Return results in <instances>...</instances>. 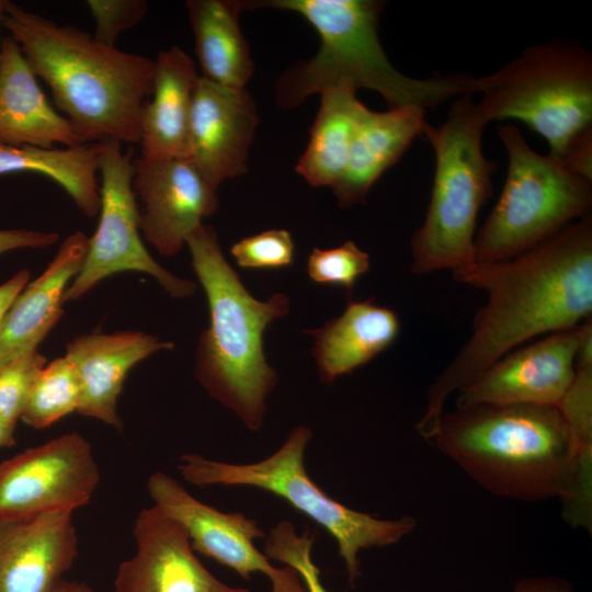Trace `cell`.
<instances>
[{
	"label": "cell",
	"instance_id": "1",
	"mask_svg": "<svg viewBox=\"0 0 592 592\" xmlns=\"http://www.w3.org/2000/svg\"><path fill=\"white\" fill-rule=\"evenodd\" d=\"M452 273L456 282L485 291L487 301L468 340L429 389L415 424L429 441L454 391L530 339L572 329L592 316V217L513 259L474 261Z\"/></svg>",
	"mask_w": 592,
	"mask_h": 592
},
{
	"label": "cell",
	"instance_id": "2",
	"mask_svg": "<svg viewBox=\"0 0 592 592\" xmlns=\"http://www.w3.org/2000/svg\"><path fill=\"white\" fill-rule=\"evenodd\" d=\"M0 23L82 144H139L155 61L99 43L93 35L8 1Z\"/></svg>",
	"mask_w": 592,
	"mask_h": 592
},
{
	"label": "cell",
	"instance_id": "3",
	"mask_svg": "<svg viewBox=\"0 0 592 592\" xmlns=\"http://www.w3.org/2000/svg\"><path fill=\"white\" fill-rule=\"evenodd\" d=\"M431 442L492 494L521 501L559 498L573 512L579 469L558 406L479 403L443 412Z\"/></svg>",
	"mask_w": 592,
	"mask_h": 592
},
{
	"label": "cell",
	"instance_id": "4",
	"mask_svg": "<svg viewBox=\"0 0 592 592\" xmlns=\"http://www.w3.org/2000/svg\"><path fill=\"white\" fill-rule=\"evenodd\" d=\"M185 244L209 308V326L198 339L195 377L248 430L259 432L266 398L278 383L264 354L263 334L288 314L289 298L283 293L266 300L253 297L225 259L213 227L202 224Z\"/></svg>",
	"mask_w": 592,
	"mask_h": 592
},
{
	"label": "cell",
	"instance_id": "5",
	"mask_svg": "<svg viewBox=\"0 0 592 592\" xmlns=\"http://www.w3.org/2000/svg\"><path fill=\"white\" fill-rule=\"evenodd\" d=\"M273 8L301 15L318 33L316 55L291 68L276 83L277 104L293 109L309 95L335 87L379 93L389 109L433 107L453 96L477 93V79L465 75L414 79L389 61L378 38L383 2L374 0L244 1V8Z\"/></svg>",
	"mask_w": 592,
	"mask_h": 592
},
{
	"label": "cell",
	"instance_id": "6",
	"mask_svg": "<svg viewBox=\"0 0 592 592\" xmlns=\"http://www.w3.org/2000/svg\"><path fill=\"white\" fill-rule=\"evenodd\" d=\"M486 125L467 94L453 103L443 124L423 127L435 172L425 218L410 241L414 274L454 271L475 261L478 212L492 194L496 170L482 152Z\"/></svg>",
	"mask_w": 592,
	"mask_h": 592
},
{
	"label": "cell",
	"instance_id": "7",
	"mask_svg": "<svg viewBox=\"0 0 592 592\" xmlns=\"http://www.w3.org/2000/svg\"><path fill=\"white\" fill-rule=\"evenodd\" d=\"M479 117L519 119L563 159L592 137V57L567 42L533 45L498 71L477 78Z\"/></svg>",
	"mask_w": 592,
	"mask_h": 592
},
{
	"label": "cell",
	"instance_id": "8",
	"mask_svg": "<svg viewBox=\"0 0 592 592\" xmlns=\"http://www.w3.org/2000/svg\"><path fill=\"white\" fill-rule=\"evenodd\" d=\"M311 436L308 426L298 425L273 454L248 464L183 454L178 470L185 481L197 487H252L282 498L333 537L346 568L348 581L354 588L361 576L360 551L399 543L413 532L417 520L409 515L396 520L379 519L329 497L306 470L305 451Z\"/></svg>",
	"mask_w": 592,
	"mask_h": 592
},
{
	"label": "cell",
	"instance_id": "9",
	"mask_svg": "<svg viewBox=\"0 0 592 592\" xmlns=\"http://www.w3.org/2000/svg\"><path fill=\"white\" fill-rule=\"evenodd\" d=\"M506 150L502 193L475 237V261L513 259L590 215V180L568 171L551 155L534 151L512 124L498 127Z\"/></svg>",
	"mask_w": 592,
	"mask_h": 592
},
{
	"label": "cell",
	"instance_id": "10",
	"mask_svg": "<svg viewBox=\"0 0 592 592\" xmlns=\"http://www.w3.org/2000/svg\"><path fill=\"white\" fill-rule=\"evenodd\" d=\"M99 159L100 219L80 271L66 288L62 301L76 300L99 282L119 272L149 274L172 297L192 296L196 284L161 266L145 248L139 227V207L133 190L134 149L103 139Z\"/></svg>",
	"mask_w": 592,
	"mask_h": 592
},
{
	"label": "cell",
	"instance_id": "11",
	"mask_svg": "<svg viewBox=\"0 0 592 592\" xmlns=\"http://www.w3.org/2000/svg\"><path fill=\"white\" fill-rule=\"evenodd\" d=\"M100 470L89 441L77 432L0 463V520L70 511L90 502Z\"/></svg>",
	"mask_w": 592,
	"mask_h": 592
},
{
	"label": "cell",
	"instance_id": "12",
	"mask_svg": "<svg viewBox=\"0 0 592 592\" xmlns=\"http://www.w3.org/2000/svg\"><path fill=\"white\" fill-rule=\"evenodd\" d=\"M153 505L181 523L194 551L236 571L242 579L265 574L271 592H307L299 574L291 567L271 563L254 540L266 535L254 519L241 512L226 513L203 503L167 473L156 471L147 481Z\"/></svg>",
	"mask_w": 592,
	"mask_h": 592
},
{
	"label": "cell",
	"instance_id": "13",
	"mask_svg": "<svg viewBox=\"0 0 592 592\" xmlns=\"http://www.w3.org/2000/svg\"><path fill=\"white\" fill-rule=\"evenodd\" d=\"M133 190L140 232L161 255L174 257L189 235L218 207L217 191L189 158L134 160Z\"/></svg>",
	"mask_w": 592,
	"mask_h": 592
},
{
	"label": "cell",
	"instance_id": "14",
	"mask_svg": "<svg viewBox=\"0 0 592 592\" xmlns=\"http://www.w3.org/2000/svg\"><path fill=\"white\" fill-rule=\"evenodd\" d=\"M577 343L578 326L511 351L458 391L456 408L558 406L574 379Z\"/></svg>",
	"mask_w": 592,
	"mask_h": 592
},
{
	"label": "cell",
	"instance_id": "15",
	"mask_svg": "<svg viewBox=\"0 0 592 592\" xmlns=\"http://www.w3.org/2000/svg\"><path fill=\"white\" fill-rule=\"evenodd\" d=\"M133 536L136 553L119 565L115 592H250L208 571L184 526L153 504L138 513Z\"/></svg>",
	"mask_w": 592,
	"mask_h": 592
},
{
	"label": "cell",
	"instance_id": "16",
	"mask_svg": "<svg viewBox=\"0 0 592 592\" xmlns=\"http://www.w3.org/2000/svg\"><path fill=\"white\" fill-rule=\"evenodd\" d=\"M258 124L255 102L246 89L227 88L200 76L191 113L189 159L214 190L248 171Z\"/></svg>",
	"mask_w": 592,
	"mask_h": 592
},
{
	"label": "cell",
	"instance_id": "17",
	"mask_svg": "<svg viewBox=\"0 0 592 592\" xmlns=\"http://www.w3.org/2000/svg\"><path fill=\"white\" fill-rule=\"evenodd\" d=\"M72 513L0 520V592H55L78 553Z\"/></svg>",
	"mask_w": 592,
	"mask_h": 592
},
{
	"label": "cell",
	"instance_id": "18",
	"mask_svg": "<svg viewBox=\"0 0 592 592\" xmlns=\"http://www.w3.org/2000/svg\"><path fill=\"white\" fill-rule=\"evenodd\" d=\"M173 346L141 331L84 334L69 341L65 356L75 365L82 386L77 412L122 430L117 400L128 372L151 354Z\"/></svg>",
	"mask_w": 592,
	"mask_h": 592
},
{
	"label": "cell",
	"instance_id": "19",
	"mask_svg": "<svg viewBox=\"0 0 592 592\" xmlns=\"http://www.w3.org/2000/svg\"><path fill=\"white\" fill-rule=\"evenodd\" d=\"M89 238L69 235L44 273L15 296L0 319V366L33 352L62 315V297L84 261Z\"/></svg>",
	"mask_w": 592,
	"mask_h": 592
},
{
	"label": "cell",
	"instance_id": "20",
	"mask_svg": "<svg viewBox=\"0 0 592 592\" xmlns=\"http://www.w3.org/2000/svg\"><path fill=\"white\" fill-rule=\"evenodd\" d=\"M0 47V145H81L68 119L47 101L18 43L7 36Z\"/></svg>",
	"mask_w": 592,
	"mask_h": 592
},
{
	"label": "cell",
	"instance_id": "21",
	"mask_svg": "<svg viewBox=\"0 0 592 592\" xmlns=\"http://www.w3.org/2000/svg\"><path fill=\"white\" fill-rule=\"evenodd\" d=\"M151 93L141 115L140 155L144 158H189L190 124L200 75L194 60L180 47L159 52Z\"/></svg>",
	"mask_w": 592,
	"mask_h": 592
},
{
	"label": "cell",
	"instance_id": "22",
	"mask_svg": "<svg viewBox=\"0 0 592 592\" xmlns=\"http://www.w3.org/2000/svg\"><path fill=\"white\" fill-rule=\"evenodd\" d=\"M424 111L412 105L385 112L363 107L345 169L332 187L340 207L365 203L374 183L423 132Z\"/></svg>",
	"mask_w": 592,
	"mask_h": 592
},
{
	"label": "cell",
	"instance_id": "23",
	"mask_svg": "<svg viewBox=\"0 0 592 592\" xmlns=\"http://www.w3.org/2000/svg\"><path fill=\"white\" fill-rule=\"evenodd\" d=\"M399 331L397 312L367 299L350 300L339 317L306 332L314 338L312 356L320 379L331 384L386 351Z\"/></svg>",
	"mask_w": 592,
	"mask_h": 592
},
{
	"label": "cell",
	"instance_id": "24",
	"mask_svg": "<svg viewBox=\"0 0 592 592\" xmlns=\"http://www.w3.org/2000/svg\"><path fill=\"white\" fill-rule=\"evenodd\" d=\"M195 41L201 77L231 89H246L253 75L249 45L239 26L244 1L185 2Z\"/></svg>",
	"mask_w": 592,
	"mask_h": 592
},
{
	"label": "cell",
	"instance_id": "25",
	"mask_svg": "<svg viewBox=\"0 0 592 592\" xmlns=\"http://www.w3.org/2000/svg\"><path fill=\"white\" fill-rule=\"evenodd\" d=\"M321 103L310 138L296 164V172L310 185L329 186L345 169L354 132L363 107L356 90L335 87L320 93Z\"/></svg>",
	"mask_w": 592,
	"mask_h": 592
},
{
	"label": "cell",
	"instance_id": "26",
	"mask_svg": "<svg viewBox=\"0 0 592 592\" xmlns=\"http://www.w3.org/2000/svg\"><path fill=\"white\" fill-rule=\"evenodd\" d=\"M102 141L65 148L0 145V175L31 172L59 184L87 216L100 212L96 178Z\"/></svg>",
	"mask_w": 592,
	"mask_h": 592
},
{
	"label": "cell",
	"instance_id": "27",
	"mask_svg": "<svg viewBox=\"0 0 592 592\" xmlns=\"http://www.w3.org/2000/svg\"><path fill=\"white\" fill-rule=\"evenodd\" d=\"M82 386L75 365L66 356L45 365L35 378L20 417L25 424L42 430L78 411Z\"/></svg>",
	"mask_w": 592,
	"mask_h": 592
},
{
	"label": "cell",
	"instance_id": "28",
	"mask_svg": "<svg viewBox=\"0 0 592 592\" xmlns=\"http://www.w3.org/2000/svg\"><path fill=\"white\" fill-rule=\"evenodd\" d=\"M574 379L558 405L570 430L579 475L585 482L592 476V366H578Z\"/></svg>",
	"mask_w": 592,
	"mask_h": 592
},
{
	"label": "cell",
	"instance_id": "29",
	"mask_svg": "<svg viewBox=\"0 0 592 592\" xmlns=\"http://www.w3.org/2000/svg\"><path fill=\"white\" fill-rule=\"evenodd\" d=\"M264 555L293 568L307 592H329L320 580V570L312 561L315 534L308 528L298 534L289 521H280L265 536Z\"/></svg>",
	"mask_w": 592,
	"mask_h": 592
},
{
	"label": "cell",
	"instance_id": "30",
	"mask_svg": "<svg viewBox=\"0 0 592 592\" xmlns=\"http://www.w3.org/2000/svg\"><path fill=\"white\" fill-rule=\"evenodd\" d=\"M371 267L369 254L353 241L331 249L314 248L308 257L307 272L314 282L342 286L348 294L356 281Z\"/></svg>",
	"mask_w": 592,
	"mask_h": 592
},
{
	"label": "cell",
	"instance_id": "31",
	"mask_svg": "<svg viewBox=\"0 0 592 592\" xmlns=\"http://www.w3.org/2000/svg\"><path fill=\"white\" fill-rule=\"evenodd\" d=\"M294 241L285 229H270L240 239L230 248L237 264L247 270H272L289 266Z\"/></svg>",
	"mask_w": 592,
	"mask_h": 592
},
{
	"label": "cell",
	"instance_id": "32",
	"mask_svg": "<svg viewBox=\"0 0 592 592\" xmlns=\"http://www.w3.org/2000/svg\"><path fill=\"white\" fill-rule=\"evenodd\" d=\"M45 365V356L35 350L0 366V418L20 420L31 387Z\"/></svg>",
	"mask_w": 592,
	"mask_h": 592
},
{
	"label": "cell",
	"instance_id": "33",
	"mask_svg": "<svg viewBox=\"0 0 592 592\" xmlns=\"http://www.w3.org/2000/svg\"><path fill=\"white\" fill-rule=\"evenodd\" d=\"M86 3L95 21L94 39L109 46H115L117 37L136 26L148 9L144 0H88Z\"/></svg>",
	"mask_w": 592,
	"mask_h": 592
},
{
	"label": "cell",
	"instance_id": "34",
	"mask_svg": "<svg viewBox=\"0 0 592 592\" xmlns=\"http://www.w3.org/2000/svg\"><path fill=\"white\" fill-rule=\"evenodd\" d=\"M58 234L24 229H0V255L22 248H46L58 241Z\"/></svg>",
	"mask_w": 592,
	"mask_h": 592
},
{
	"label": "cell",
	"instance_id": "35",
	"mask_svg": "<svg viewBox=\"0 0 592 592\" xmlns=\"http://www.w3.org/2000/svg\"><path fill=\"white\" fill-rule=\"evenodd\" d=\"M513 592H573V587L562 578L531 577L520 579Z\"/></svg>",
	"mask_w": 592,
	"mask_h": 592
},
{
	"label": "cell",
	"instance_id": "36",
	"mask_svg": "<svg viewBox=\"0 0 592 592\" xmlns=\"http://www.w3.org/2000/svg\"><path fill=\"white\" fill-rule=\"evenodd\" d=\"M29 278L30 272L27 270H21L0 285V319L15 296L24 288Z\"/></svg>",
	"mask_w": 592,
	"mask_h": 592
},
{
	"label": "cell",
	"instance_id": "37",
	"mask_svg": "<svg viewBox=\"0 0 592 592\" xmlns=\"http://www.w3.org/2000/svg\"><path fill=\"white\" fill-rule=\"evenodd\" d=\"M15 422H11L0 418V448L10 447L15 444Z\"/></svg>",
	"mask_w": 592,
	"mask_h": 592
},
{
	"label": "cell",
	"instance_id": "38",
	"mask_svg": "<svg viewBox=\"0 0 592 592\" xmlns=\"http://www.w3.org/2000/svg\"><path fill=\"white\" fill-rule=\"evenodd\" d=\"M55 592H93L86 583L79 581L61 580Z\"/></svg>",
	"mask_w": 592,
	"mask_h": 592
},
{
	"label": "cell",
	"instance_id": "39",
	"mask_svg": "<svg viewBox=\"0 0 592 592\" xmlns=\"http://www.w3.org/2000/svg\"><path fill=\"white\" fill-rule=\"evenodd\" d=\"M7 2H8L7 0H0V21H1L2 14L4 12ZM0 67H1V47H0Z\"/></svg>",
	"mask_w": 592,
	"mask_h": 592
}]
</instances>
